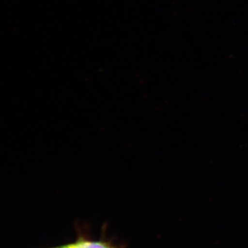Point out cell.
Masks as SVG:
<instances>
[{"instance_id": "6da1fadb", "label": "cell", "mask_w": 248, "mask_h": 248, "mask_svg": "<svg viewBox=\"0 0 248 248\" xmlns=\"http://www.w3.org/2000/svg\"><path fill=\"white\" fill-rule=\"evenodd\" d=\"M81 248H110L107 244L100 242H91V241H82L78 243Z\"/></svg>"}, {"instance_id": "7a4b0ae2", "label": "cell", "mask_w": 248, "mask_h": 248, "mask_svg": "<svg viewBox=\"0 0 248 248\" xmlns=\"http://www.w3.org/2000/svg\"><path fill=\"white\" fill-rule=\"evenodd\" d=\"M60 248H81L79 247V245L78 244L70 245V246H64V247H62Z\"/></svg>"}]
</instances>
